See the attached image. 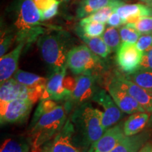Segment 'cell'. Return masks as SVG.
I'll return each instance as SVG.
<instances>
[{
    "instance_id": "cb8c5ba5",
    "label": "cell",
    "mask_w": 152,
    "mask_h": 152,
    "mask_svg": "<svg viewBox=\"0 0 152 152\" xmlns=\"http://www.w3.org/2000/svg\"><path fill=\"white\" fill-rule=\"evenodd\" d=\"M125 77L142 88L152 92V70L140 69Z\"/></svg>"
},
{
    "instance_id": "ffe728a7",
    "label": "cell",
    "mask_w": 152,
    "mask_h": 152,
    "mask_svg": "<svg viewBox=\"0 0 152 152\" xmlns=\"http://www.w3.org/2000/svg\"><path fill=\"white\" fill-rule=\"evenodd\" d=\"M149 114L146 112L133 113L126 120L123 125L125 136H132L142 132L149 121Z\"/></svg>"
},
{
    "instance_id": "4fadbf2b",
    "label": "cell",
    "mask_w": 152,
    "mask_h": 152,
    "mask_svg": "<svg viewBox=\"0 0 152 152\" xmlns=\"http://www.w3.org/2000/svg\"><path fill=\"white\" fill-rule=\"evenodd\" d=\"M113 79L123 90L127 92L148 113L152 112V92L139 86L119 73Z\"/></svg>"
},
{
    "instance_id": "8fae6325",
    "label": "cell",
    "mask_w": 152,
    "mask_h": 152,
    "mask_svg": "<svg viewBox=\"0 0 152 152\" xmlns=\"http://www.w3.org/2000/svg\"><path fill=\"white\" fill-rule=\"evenodd\" d=\"M74 128L71 121L66 123L59 132L43 146L42 152H81L73 144Z\"/></svg>"
},
{
    "instance_id": "44dd1931",
    "label": "cell",
    "mask_w": 152,
    "mask_h": 152,
    "mask_svg": "<svg viewBox=\"0 0 152 152\" xmlns=\"http://www.w3.org/2000/svg\"><path fill=\"white\" fill-rule=\"evenodd\" d=\"M76 33L96 56L101 58H106L108 55L111 52V49L104 42L102 37H87L78 31H76Z\"/></svg>"
},
{
    "instance_id": "74e56055",
    "label": "cell",
    "mask_w": 152,
    "mask_h": 152,
    "mask_svg": "<svg viewBox=\"0 0 152 152\" xmlns=\"http://www.w3.org/2000/svg\"><path fill=\"white\" fill-rule=\"evenodd\" d=\"M63 1H71V0H63Z\"/></svg>"
},
{
    "instance_id": "4dcf8cb0",
    "label": "cell",
    "mask_w": 152,
    "mask_h": 152,
    "mask_svg": "<svg viewBox=\"0 0 152 152\" xmlns=\"http://www.w3.org/2000/svg\"><path fill=\"white\" fill-rule=\"evenodd\" d=\"M14 40V35L13 34L6 33H1V43H0V56H3L5 55V53L9 49V47L12 44Z\"/></svg>"
},
{
    "instance_id": "e0dca14e",
    "label": "cell",
    "mask_w": 152,
    "mask_h": 152,
    "mask_svg": "<svg viewBox=\"0 0 152 152\" xmlns=\"http://www.w3.org/2000/svg\"><path fill=\"white\" fill-rule=\"evenodd\" d=\"M115 11L121 16L123 24L134 23L144 17L150 16L152 15L151 8H149L142 4H124L118 7Z\"/></svg>"
},
{
    "instance_id": "277c9868",
    "label": "cell",
    "mask_w": 152,
    "mask_h": 152,
    "mask_svg": "<svg viewBox=\"0 0 152 152\" xmlns=\"http://www.w3.org/2000/svg\"><path fill=\"white\" fill-rule=\"evenodd\" d=\"M38 47L44 61L53 72L66 66L68 38L66 33L45 34L38 39Z\"/></svg>"
},
{
    "instance_id": "ba28073f",
    "label": "cell",
    "mask_w": 152,
    "mask_h": 152,
    "mask_svg": "<svg viewBox=\"0 0 152 152\" xmlns=\"http://www.w3.org/2000/svg\"><path fill=\"white\" fill-rule=\"evenodd\" d=\"M97 90L95 85V77L92 74L85 73L75 77V85L68 102L79 106L92 101Z\"/></svg>"
},
{
    "instance_id": "9a60e30c",
    "label": "cell",
    "mask_w": 152,
    "mask_h": 152,
    "mask_svg": "<svg viewBox=\"0 0 152 152\" xmlns=\"http://www.w3.org/2000/svg\"><path fill=\"white\" fill-rule=\"evenodd\" d=\"M124 137L123 126L114 125L106 130L103 135L90 146L87 152H111Z\"/></svg>"
},
{
    "instance_id": "f546056e",
    "label": "cell",
    "mask_w": 152,
    "mask_h": 152,
    "mask_svg": "<svg viewBox=\"0 0 152 152\" xmlns=\"http://www.w3.org/2000/svg\"><path fill=\"white\" fill-rule=\"evenodd\" d=\"M136 46L143 53L147 52L152 47V33L141 35L137 42Z\"/></svg>"
},
{
    "instance_id": "ab89813d",
    "label": "cell",
    "mask_w": 152,
    "mask_h": 152,
    "mask_svg": "<svg viewBox=\"0 0 152 152\" xmlns=\"http://www.w3.org/2000/svg\"><path fill=\"white\" fill-rule=\"evenodd\" d=\"M151 6H152V1H151ZM151 9H152V8H151Z\"/></svg>"
},
{
    "instance_id": "836d02e7",
    "label": "cell",
    "mask_w": 152,
    "mask_h": 152,
    "mask_svg": "<svg viewBox=\"0 0 152 152\" xmlns=\"http://www.w3.org/2000/svg\"><path fill=\"white\" fill-rule=\"evenodd\" d=\"M59 2L55 4L54 6H52L51 8H49L47 10L43 11L41 13V16H42V20H49V19L52 18L53 17H54L56 15L58 14V5H59Z\"/></svg>"
},
{
    "instance_id": "484cf974",
    "label": "cell",
    "mask_w": 152,
    "mask_h": 152,
    "mask_svg": "<svg viewBox=\"0 0 152 152\" xmlns=\"http://www.w3.org/2000/svg\"><path fill=\"white\" fill-rule=\"evenodd\" d=\"M102 37L104 42L111 49V52H117L122 44L119 30L117 28L112 27V26L107 27L103 35H102Z\"/></svg>"
},
{
    "instance_id": "603a6c76",
    "label": "cell",
    "mask_w": 152,
    "mask_h": 152,
    "mask_svg": "<svg viewBox=\"0 0 152 152\" xmlns=\"http://www.w3.org/2000/svg\"><path fill=\"white\" fill-rule=\"evenodd\" d=\"M29 140L20 137L6 139L0 148V152H30Z\"/></svg>"
},
{
    "instance_id": "d4e9b609",
    "label": "cell",
    "mask_w": 152,
    "mask_h": 152,
    "mask_svg": "<svg viewBox=\"0 0 152 152\" xmlns=\"http://www.w3.org/2000/svg\"><path fill=\"white\" fill-rule=\"evenodd\" d=\"M115 10H116V8L114 7H111V6L104 7V8L100 9L99 10L92 13V14H90L86 18H82L79 23V25L80 26H84V25L93 22L106 23H107L109 16Z\"/></svg>"
},
{
    "instance_id": "60d3db41",
    "label": "cell",
    "mask_w": 152,
    "mask_h": 152,
    "mask_svg": "<svg viewBox=\"0 0 152 152\" xmlns=\"http://www.w3.org/2000/svg\"><path fill=\"white\" fill-rule=\"evenodd\" d=\"M141 1H142V0H141Z\"/></svg>"
},
{
    "instance_id": "f35d334b",
    "label": "cell",
    "mask_w": 152,
    "mask_h": 152,
    "mask_svg": "<svg viewBox=\"0 0 152 152\" xmlns=\"http://www.w3.org/2000/svg\"><path fill=\"white\" fill-rule=\"evenodd\" d=\"M151 142V144H152V141H151V142Z\"/></svg>"
},
{
    "instance_id": "d6a6232c",
    "label": "cell",
    "mask_w": 152,
    "mask_h": 152,
    "mask_svg": "<svg viewBox=\"0 0 152 152\" xmlns=\"http://www.w3.org/2000/svg\"><path fill=\"white\" fill-rule=\"evenodd\" d=\"M36 7L40 13L47 10L54 6L55 4L59 2L58 0H33Z\"/></svg>"
},
{
    "instance_id": "6da1fadb",
    "label": "cell",
    "mask_w": 152,
    "mask_h": 152,
    "mask_svg": "<svg viewBox=\"0 0 152 152\" xmlns=\"http://www.w3.org/2000/svg\"><path fill=\"white\" fill-rule=\"evenodd\" d=\"M67 112L58 104L54 109L32 119L28 128V138L32 151L36 152L60 132L66 124Z\"/></svg>"
},
{
    "instance_id": "5b68a950",
    "label": "cell",
    "mask_w": 152,
    "mask_h": 152,
    "mask_svg": "<svg viewBox=\"0 0 152 152\" xmlns=\"http://www.w3.org/2000/svg\"><path fill=\"white\" fill-rule=\"evenodd\" d=\"M99 56L87 45H82L71 49L67 54L66 66L75 75L90 73L99 65Z\"/></svg>"
},
{
    "instance_id": "2e32d148",
    "label": "cell",
    "mask_w": 152,
    "mask_h": 152,
    "mask_svg": "<svg viewBox=\"0 0 152 152\" xmlns=\"http://www.w3.org/2000/svg\"><path fill=\"white\" fill-rule=\"evenodd\" d=\"M26 44V42H20L14 50L1 57L0 58L1 83L11 79L17 71L19 58Z\"/></svg>"
},
{
    "instance_id": "d6986e66",
    "label": "cell",
    "mask_w": 152,
    "mask_h": 152,
    "mask_svg": "<svg viewBox=\"0 0 152 152\" xmlns=\"http://www.w3.org/2000/svg\"><path fill=\"white\" fill-rule=\"evenodd\" d=\"M150 136L148 132H142L132 136H125L111 152H139L147 143Z\"/></svg>"
},
{
    "instance_id": "7c38bea8",
    "label": "cell",
    "mask_w": 152,
    "mask_h": 152,
    "mask_svg": "<svg viewBox=\"0 0 152 152\" xmlns=\"http://www.w3.org/2000/svg\"><path fill=\"white\" fill-rule=\"evenodd\" d=\"M67 66L58 71L53 72L47 79L45 90L41 100L51 99L54 101H67L71 98V92L66 90L64 86Z\"/></svg>"
},
{
    "instance_id": "4316f807",
    "label": "cell",
    "mask_w": 152,
    "mask_h": 152,
    "mask_svg": "<svg viewBox=\"0 0 152 152\" xmlns=\"http://www.w3.org/2000/svg\"><path fill=\"white\" fill-rule=\"evenodd\" d=\"M105 23H103L93 22L84 26H80L76 28V31H78L87 37H100L105 31Z\"/></svg>"
},
{
    "instance_id": "d590c367",
    "label": "cell",
    "mask_w": 152,
    "mask_h": 152,
    "mask_svg": "<svg viewBox=\"0 0 152 152\" xmlns=\"http://www.w3.org/2000/svg\"><path fill=\"white\" fill-rule=\"evenodd\" d=\"M139 152H152V144L151 142H147Z\"/></svg>"
},
{
    "instance_id": "7402d4cb",
    "label": "cell",
    "mask_w": 152,
    "mask_h": 152,
    "mask_svg": "<svg viewBox=\"0 0 152 152\" xmlns=\"http://www.w3.org/2000/svg\"><path fill=\"white\" fill-rule=\"evenodd\" d=\"M13 78L20 84L31 89L45 86L47 81V79L45 77L20 69L17 70L13 76Z\"/></svg>"
},
{
    "instance_id": "f1b7e54d",
    "label": "cell",
    "mask_w": 152,
    "mask_h": 152,
    "mask_svg": "<svg viewBox=\"0 0 152 152\" xmlns=\"http://www.w3.org/2000/svg\"><path fill=\"white\" fill-rule=\"evenodd\" d=\"M127 25L130 27L134 28L141 35L152 33V16H151L144 17L134 23Z\"/></svg>"
},
{
    "instance_id": "30bf717a",
    "label": "cell",
    "mask_w": 152,
    "mask_h": 152,
    "mask_svg": "<svg viewBox=\"0 0 152 152\" xmlns=\"http://www.w3.org/2000/svg\"><path fill=\"white\" fill-rule=\"evenodd\" d=\"M142 56L136 44L122 42L116 52V61L120 68L130 75L140 69Z\"/></svg>"
},
{
    "instance_id": "7a4b0ae2",
    "label": "cell",
    "mask_w": 152,
    "mask_h": 152,
    "mask_svg": "<svg viewBox=\"0 0 152 152\" xmlns=\"http://www.w3.org/2000/svg\"><path fill=\"white\" fill-rule=\"evenodd\" d=\"M103 112L93 108L90 103L77 106L72 115V123L85 147H88L105 132L102 125Z\"/></svg>"
},
{
    "instance_id": "8d00e7d4",
    "label": "cell",
    "mask_w": 152,
    "mask_h": 152,
    "mask_svg": "<svg viewBox=\"0 0 152 152\" xmlns=\"http://www.w3.org/2000/svg\"><path fill=\"white\" fill-rule=\"evenodd\" d=\"M142 1H145V2H147V3H150L151 4V1H152V0H142Z\"/></svg>"
},
{
    "instance_id": "ac0fdd59",
    "label": "cell",
    "mask_w": 152,
    "mask_h": 152,
    "mask_svg": "<svg viewBox=\"0 0 152 152\" xmlns=\"http://www.w3.org/2000/svg\"><path fill=\"white\" fill-rule=\"evenodd\" d=\"M124 4L122 0H82L76 11V15L77 18H84L104 7L111 6L117 9Z\"/></svg>"
},
{
    "instance_id": "1f68e13d",
    "label": "cell",
    "mask_w": 152,
    "mask_h": 152,
    "mask_svg": "<svg viewBox=\"0 0 152 152\" xmlns=\"http://www.w3.org/2000/svg\"><path fill=\"white\" fill-rule=\"evenodd\" d=\"M140 69L152 70V47L143 54Z\"/></svg>"
},
{
    "instance_id": "8992f818",
    "label": "cell",
    "mask_w": 152,
    "mask_h": 152,
    "mask_svg": "<svg viewBox=\"0 0 152 152\" xmlns=\"http://www.w3.org/2000/svg\"><path fill=\"white\" fill-rule=\"evenodd\" d=\"M45 86L31 89L19 83L14 78H11L1 83L0 104L16 99L30 100L35 104L38 99H41Z\"/></svg>"
},
{
    "instance_id": "9c48e42d",
    "label": "cell",
    "mask_w": 152,
    "mask_h": 152,
    "mask_svg": "<svg viewBox=\"0 0 152 152\" xmlns=\"http://www.w3.org/2000/svg\"><path fill=\"white\" fill-rule=\"evenodd\" d=\"M92 101L102 106L104 110L102 115V125L105 131L114 126L122 118L123 111L106 90L97 89Z\"/></svg>"
},
{
    "instance_id": "52a82bcc",
    "label": "cell",
    "mask_w": 152,
    "mask_h": 152,
    "mask_svg": "<svg viewBox=\"0 0 152 152\" xmlns=\"http://www.w3.org/2000/svg\"><path fill=\"white\" fill-rule=\"evenodd\" d=\"M33 104L32 101L25 99H16L7 103H1V124L24 122L29 116Z\"/></svg>"
},
{
    "instance_id": "3957f363",
    "label": "cell",
    "mask_w": 152,
    "mask_h": 152,
    "mask_svg": "<svg viewBox=\"0 0 152 152\" xmlns=\"http://www.w3.org/2000/svg\"><path fill=\"white\" fill-rule=\"evenodd\" d=\"M42 16L33 0H18L16 18L14 26L17 33V40L26 42L33 41L43 33L41 25Z\"/></svg>"
},
{
    "instance_id": "e575fe53",
    "label": "cell",
    "mask_w": 152,
    "mask_h": 152,
    "mask_svg": "<svg viewBox=\"0 0 152 152\" xmlns=\"http://www.w3.org/2000/svg\"><path fill=\"white\" fill-rule=\"evenodd\" d=\"M107 23L109 26L118 28L121 26V25L123 24V20L121 18V16H119V14L115 11H113L111 16H109V19H108Z\"/></svg>"
},
{
    "instance_id": "5bb4252c",
    "label": "cell",
    "mask_w": 152,
    "mask_h": 152,
    "mask_svg": "<svg viewBox=\"0 0 152 152\" xmlns=\"http://www.w3.org/2000/svg\"><path fill=\"white\" fill-rule=\"evenodd\" d=\"M107 90L115 103L124 113L133 114L139 112H146L142 106L128 92L123 90L113 79L110 82Z\"/></svg>"
},
{
    "instance_id": "83f0119b",
    "label": "cell",
    "mask_w": 152,
    "mask_h": 152,
    "mask_svg": "<svg viewBox=\"0 0 152 152\" xmlns=\"http://www.w3.org/2000/svg\"><path fill=\"white\" fill-rule=\"evenodd\" d=\"M119 33L121 35L122 42H128L132 44H136L139 39L141 34L132 27H130L128 25L118 28Z\"/></svg>"
}]
</instances>
